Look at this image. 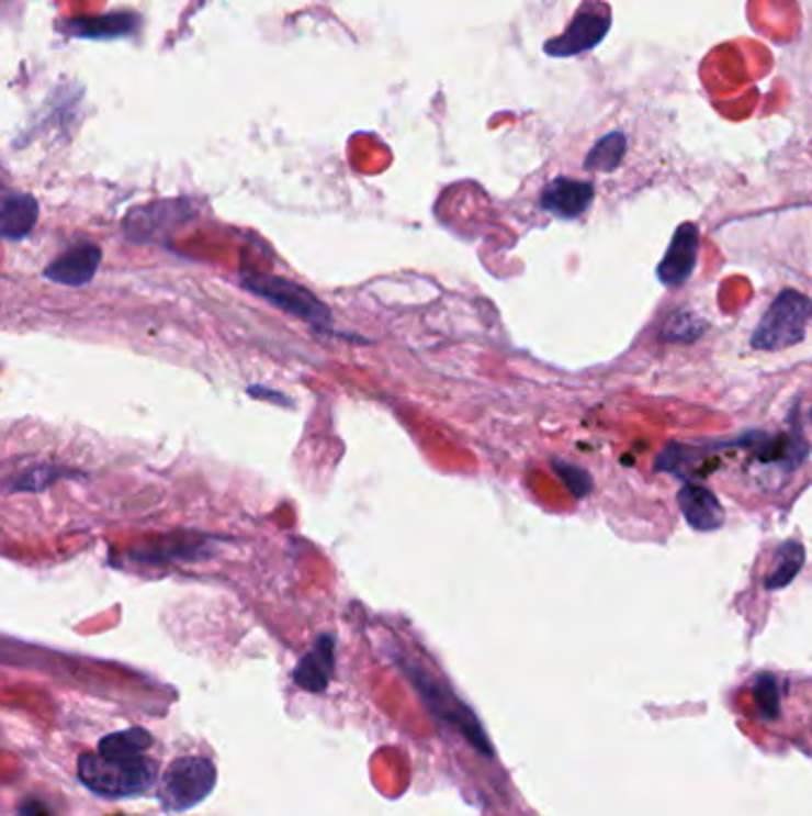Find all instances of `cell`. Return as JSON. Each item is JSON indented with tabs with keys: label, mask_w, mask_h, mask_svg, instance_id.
I'll use <instances>...</instances> for the list:
<instances>
[{
	"label": "cell",
	"mask_w": 812,
	"mask_h": 816,
	"mask_svg": "<svg viewBox=\"0 0 812 816\" xmlns=\"http://www.w3.org/2000/svg\"><path fill=\"white\" fill-rule=\"evenodd\" d=\"M79 779L91 793L101 797H134L146 793L156 783V762L148 757L120 762V759H105L98 752L79 757Z\"/></svg>",
	"instance_id": "1"
},
{
	"label": "cell",
	"mask_w": 812,
	"mask_h": 816,
	"mask_svg": "<svg viewBox=\"0 0 812 816\" xmlns=\"http://www.w3.org/2000/svg\"><path fill=\"white\" fill-rule=\"evenodd\" d=\"M810 317L812 299L796 292V289H783L760 317L751 337V347L760 351L789 349L793 344L803 342Z\"/></svg>",
	"instance_id": "2"
},
{
	"label": "cell",
	"mask_w": 812,
	"mask_h": 816,
	"mask_svg": "<svg viewBox=\"0 0 812 816\" xmlns=\"http://www.w3.org/2000/svg\"><path fill=\"white\" fill-rule=\"evenodd\" d=\"M217 769L203 757H181L160 781L158 800L165 812H187L215 791Z\"/></svg>",
	"instance_id": "3"
},
{
	"label": "cell",
	"mask_w": 812,
	"mask_h": 816,
	"mask_svg": "<svg viewBox=\"0 0 812 816\" xmlns=\"http://www.w3.org/2000/svg\"><path fill=\"white\" fill-rule=\"evenodd\" d=\"M244 287L256 297L270 301L272 306L301 317L317 332H331V311L311 289L274 275H244Z\"/></svg>",
	"instance_id": "4"
},
{
	"label": "cell",
	"mask_w": 812,
	"mask_h": 816,
	"mask_svg": "<svg viewBox=\"0 0 812 816\" xmlns=\"http://www.w3.org/2000/svg\"><path fill=\"white\" fill-rule=\"evenodd\" d=\"M608 30H610L608 5L598 3V0H591V3H586L577 12V18L572 20V24L567 26V32L563 36H557L555 41H549V44H545V51H549L551 55H557V58H569V55L591 51L596 44L604 41Z\"/></svg>",
	"instance_id": "5"
},
{
	"label": "cell",
	"mask_w": 812,
	"mask_h": 816,
	"mask_svg": "<svg viewBox=\"0 0 812 816\" xmlns=\"http://www.w3.org/2000/svg\"><path fill=\"white\" fill-rule=\"evenodd\" d=\"M413 681L417 683V690H419V693H422L425 702L433 709V714H437L439 718H443V722L453 724L455 728H460L462 736H465L474 747H477L480 752L492 754V747H488V738L484 736V730H482L480 722L470 714L467 707H462V704L453 695H448L439 683H433L431 678H427L422 671L415 669L413 671Z\"/></svg>",
	"instance_id": "6"
},
{
	"label": "cell",
	"mask_w": 812,
	"mask_h": 816,
	"mask_svg": "<svg viewBox=\"0 0 812 816\" xmlns=\"http://www.w3.org/2000/svg\"><path fill=\"white\" fill-rule=\"evenodd\" d=\"M698 248H701V232L693 223H684L677 227L675 237L669 242L665 258L657 266V280L667 287L684 284L693 275Z\"/></svg>",
	"instance_id": "7"
},
{
	"label": "cell",
	"mask_w": 812,
	"mask_h": 816,
	"mask_svg": "<svg viewBox=\"0 0 812 816\" xmlns=\"http://www.w3.org/2000/svg\"><path fill=\"white\" fill-rule=\"evenodd\" d=\"M101 248L93 244L75 246L50 262L44 270V278L65 287H83L95 278L98 268H101Z\"/></svg>",
	"instance_id": "8"
},
{
	"label": "cell",
	"mask_w": 812,
	"mask_h": 816,
	"mask_svg": "<svg viewBox=\"0 0 812 816\" xmlns=\"http://www.w3.org/2000/svg\"><path fill=\"white\" fill-rule=\"evenodd\" d=\"M594 201V187L589 182H579V179L557 177L543 189L541 193V209L557 217L574 220L582 213L589 211Z\"/></svg>",
	"instance_id": "9"
},
{
	"label": "cell",
	"mask_w": 812,
	"mask_h": 816,
	"mask_svg": "<svg viewBox=\"0 0 812 816\" xmlns=\"http://www.w3.org/2000/svg\"><path fill=\"white\" fill-rule=\"evenodd\" d=\"M334 652H336V640L331 638V635H322V638L313 645L311 652L298 661L296 671H293V681H296V685L303 688L305 693H325L334 675V663H336Z\"/></svg>",
	"instance_id": "10"
},
{
	"label": "cell",
	"mask_w": 812,
	"mask_h": 816,
	"mask_svg": "<svg viewBox=\"0 0 812 816\" xmlns=\"http://www.w3.org/2000/svg\"><path fill=\"white\" fill-rule=\"evenodd\" d=\"M677 502L684 518L689 521L693 530L710 533L722 528L724 523V508L720 500L703 485H693V482H686V485L679 490Z\"/></svg>",
	"instance_id": "11"
},
{
	"label": "cell",
	"mask_w": 812,
	"mask_h": 816,
	"mask_svg": "<svg viewBox=\"0 0 812 816\" xmlns=\"http://www.w3.org/2000/svg\"><path fill=\"white\" fill-rule=\"evenodd\" d=\"M38 220V203L30 193L8 191L0 203V234L8 242H20L30 237Z\"/></svg>",
	"instance_id": "12"
},
{
	"label": "cell",
	"mask_w": 812,
	"mask_h": 816,
	"mask_svg": "<svg viewBox=\"0 0 812 816\" xmlns=\"http://www.w3.org/2000/svg\"><path fill=\"white\" fill-rule=\"evenodd\" d=\"M153 738L144 728H127L120 733H112L98 742V754L105 759H120V762H132V759H142L150 750Z\"/></svg>",
	"instance_id": "13"
},
{
	"label": "cell",
	"mask_w": 812,
	"mask_h": 816,
	"mask_svg": "<svg viewBox=\"0 0 812 816\" xmlns=\"http://www.w3.org/2000/svg\"><path fill=\"white\" fill-rule=\"evenodd\" d=\"M805 563V549L801 543H793V539H789V543H783L777 555H775V569L772 573L767 575L765 580V588L767 590H781L791 585L796 575L801 573Z\"/></svg>",
	"instance_id": "14"
},
{
	"label": "cell",
	"mask_w": 812,
	"mask_h": 816,
	"mask_svg": "<svg viewBox=\"0 0 812 816\" xmlns=\"http://www.w3.org/2000/svg\"><path fill=\"white\" fill-rule=\"evenodd\" d=\"M706 329H708L706 321H701V317L691 311L679 309L665 317V323L661 327V339L675 344H691L698 337H703Z\"/></svg>",
	"instance_id": "15"
},
{
	"label": "cell",
	"mask_w": 812,
	"mask_h": 816,
	"mask_svg": "<svg viewBox=\"0 0 812 816\" xmlns=\"http://www.w3.org/2000/svg\"><path fill=\"white\" fill-rule=\"evenodd\" d=\"M624 150H627L624 134L622 132H612V134L604 136V139H600L591 148V154L586 156L584 168L586 170H594V172H612L622 163Z\"/></svg>",
	"instance_id": "16"
},
{
	"label": "cell",
	"mask_w": 812,
	"mask_h": 816,
	"mask_svg": "<svg viewBox=\"0 0 812 816\" xmlns=\"http://www.w3.org/2000/svg\"><path fill=\"white\" fill-rule=\"evenodd\" d=\"M132 15L122 18H98V20H75L72 22V34L83 38H112V36H124L134 30Z\"/></svg>",
	"instance_id": "17"
},
{
	"label": "cell",
	"mask_w": 812,
	"mask_h": 816,
	"mask_svg": "<svg viewBox=\"0 0 812 816\" xmlns=\"http://www.w3.org/2000/svg\"><path fill=\"white\" fill-rule=\"evenodd\" d=\"M753 693H755V702H758V709L765 718H775L779 714V688L772 675L763 673L755 678Z\"/></svg>",
	"instance_id": "18"
},
{
	"label": "cell",
	"mask_w": 812,
	"mask_h": 816,
	"mask_svg": "<svg viewBox=\"0 0 812 816\" xmlns=\"http://www.w3.org/2000/svg\"><path fill=\"white\" fill-rule=\"evenodd\" d=\"M63 473L60 470H55L50 466H36L32 470H26V473L18 476V480L10 482V492H36V490H44L48 488L50 482L58 480Z\"/></svg>",
	"instance_id": "19"
},
{
	"label": "cell",
	"mask_w": 812,
	"mask_h": 816,
	"mask_svg": "<svg viewBox=\"0 0 812 816\" xmlns=\"http://www.w3.org/2000/svg\"><path fill=\"white\" fill-rule=\"evenodd\" d=\"M553 468L560 476V480L565 482L567 490L577 496V500H584V496L594 490V480L584 468L574 466V463H565V461H553Z\"/></svg>",
	"instance_id": "20"
},
{
	"label": "cell",
	"mask_w": 812,
	"mask_h": 816,
	"mask_svg": "<svg viewBox=\"0 0 812 816\" xmlns=\"http://www.w3.org/2000/svg\"><path fill=\"white\" fill-rule=\"evenodd\" d=\"M248 394H250V396H260V399H274V401H279V404H289V399H286V396L274 394V392H270V390L260 392V387H248Z\"/></svg>",
	"instance_id": "21"
},
{
	"label": "cell",
	"mask_w": 812,
	"mask_h": 816,
	"mask_svg": "<svg viewBox=\"0 0 812 816\" xmlns=\"http://www.w3.org/2000/svg\"><path fill=\"white\" fill-rule=\"evenodd\" d=\"M810 418H812V411H810Z\"/></svg>",
	"instance_id": "22"
}]
</instances>
